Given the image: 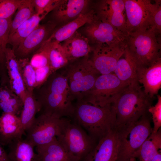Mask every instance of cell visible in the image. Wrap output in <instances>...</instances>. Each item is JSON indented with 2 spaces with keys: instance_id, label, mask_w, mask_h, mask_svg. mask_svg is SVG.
<instances>
[{
  "instance_id": "5b68a950",
  "label": "cell",
  "mask_w": 161,
  "mask_h": 161,
  "mask_svg": "<svg viewBox=\"0 0 161 161\" xmlns=\"http://www.w3.org/2000/svg\"><path fill=\"white\" fill-rule=\"evenodd\" d=\"M68 64L64 72L73 100H82L101 75L94 67L88 56Z\"/></svg>"
},
{
  "instance_id": "e575fe53",
  "label": "cell",
  "mask_w": 161,
  "mask_h": 161,
  "mask_svg": "<svg viewBox=\"0 0 161 161\" xmlns=\"http://www.w3.org/2000/svg\"><path fill=\"white\" fill-rule=\"evenodd\" d=\"M157 100L154 106H151L148 109V112L152 115L154 123L153 132H157L161 126V97L157 95Z\"/></svg>"
},
{
  "instance_id": "9a60e30c",
  "label": "cell",
  "mask_w": 161,
  "mask_h": 161,
  "mask_svg": "<svg viewBox=\"0 0 161 161\" xmlns=\"http://www.w3.org/2000/svg\"><path fill=\"white\" fill-rule=\"evenodd\" d=\"M56 26L54 22L48 21L39 25L19 44L14 51L17 58H28L27 56L37 49L47 41L52 33Z\"/></svg>"
},
{
  "instance_id": "ac0fdd59",
  "label": "cell",
  "mask_w": 161,
  "mask_h": 161,
  "mask_svg": "<svg viewBox=\"0 0 161 161\" xmlns=\"http://www.w3.org/2000/svg\"><path fill=\"white\" fill-rule=\"evenodd\" d=\"M24 131L19 117L4 112L0 116V143L2 145H9L22 138Z\"/></svg>"
},
{
  "instance_id": "e0dca14e",
  "label": "cell",
  "mask_w": 161,
  "mask_h": 161,
  "mask_svg": "<svg viewBox=\"0 0 161 161\" xmlns=\"http://www.w3.org/2000/svg\"><path fill=\"white\" fill-rule=\"evenodd\" d=\"M5 58L9 86L24 103L27 91L21 77L18 59L14 50L7 47L5 52Z\"/></svg>"
},
{
  "instance_id": "603a6c76",
  "label": "cell",
  "mask_w": 161,
  "mask_h": 161,
  "mask_svg": "<svg viewBox=\"0 0 161 161\" xmlns=\"http://www.w3.org/2000/svg\"><path fill=\"white\" fill-rule=\"evenodd\" d=\"M37 161H75L56 138L50 143L36 147Z\"/></svg>"
},
{
  "instance_id": "8fae6325",
  "label": "cell",
  "mask_w": 161,
  "mask_h": 161,
  "mask_svg": "<svg viewBox=\"0 0 161 161\" xmlns=\"http://www.w3.org/2000/svg\"><path fill=\"white\" fill-rule=\"evenodd\" d=\"M85 25L84 31L86 37L89 42L94 44V47L126 42V33L102 21L96 15L90 22Z\"/></svg>"
},
{
  "instance_id": "5bb4252c",
  "label": "cell",
  "mask_w": 161,
  "mask_h": 161,
  "mask_svg": "<svg viewBox=\"0 0 161 161\" xmlns=\"http://www.w3.org/2000/svg\"><path fill=\"white\" fill-rule=\"evenodd\" d=\"M120 134L116 126L99 140L81 161H116Z\"/></svg>"
},
{
  "instance_id": "d4e9b609",
  "label": "cell",
  "mask_w": 161,
  "mask_h": 161,
  "mask_svg": "<svg viewBox=\"0 0 161 161\" xmlns=\"http://www.w3.org/2000/svg\"><path fill=\"white\" fill-rule=\"evenodd\" d=\"M161 148V130L152 133L135 151L132 157L140 161H151Z\"/></svg>"
},
{
  "instance_id": "7c38bea8",
  "label": "cell",
  "mask_w": 161,
  "mask_h": 161,
  "mask_svg": "<svg viewBox=\"0 0 161 161\" xmlns=\"http://www.w3.org/2000/svg\"><path fill=\"white\" fill-rule=\"evenodd\" d=\"M126 42L113 45H101L92 47V63L101 75L113 73L117 63L123 55Z\"/></svg>"
},
{
  "instance_id": "ba28073f",
  "label": "cell",
  "mask_w": 161,
  "mask_h": 161,
  "mask_svg": "<svg viewBox=\"0 0 161 161\" xmlns=\"http://www.w3.org/2000/svg\"><path fill=\"white\" fill-rule=\"evenodd\" d=\"M129 85L113 73L100 75L92 88L81 100L100 106L112 104Z\"/></svg>"
},
{
  "instance_id": "f35d334b",
  "label": "cell",
  "mask_w": 161,
  "mask_h": 161,
  "mask_svg": "<svg viewBox=\"0 0 161 161\" xmlns=\"http://www.w3.org/2000/svg\"><path fill=\"white\" fill-rule=\"evenodd\" d=\"M0 161H10L7 154L0 143Z\"/></svg>"
},
{
  "instance_id": "8992f818",
  "label": "cell",
  "mask_w": 161,
  "mask_h": 161,
  "mask_svg": "<svg viewBox=\"0 0 161 161\" xmlns=\"http://www.w3.org/2000/svg\"><path fill=\"white\" fill-rule=\"evenodd\" d=\"M149 113L143 116L133 126L120 129L116 161H129L134 153L153 132Z\"/></svg>"
},
{
  "instance_id": "52a82bcc",
  "label": "cell",
  "mask_w": 161,
  "mask_h": 161,
  "mask_svg": "<svg viewBox=\"0 0 161 161\" xmlns=\"http://www.w3.org/2000/svg\"><path fill=\"white\" fill-rule=\"evenodd\" d=\"M56 138L75 161L83 160L97 143L80 126L70 120Z\"/></svg>"
},
{
  "instance_id": "484cf974",
  "label": "cell",
  "mask_w": 161,
  "mask_h": 161,
  "mask_svg": "<svg viewBox=\"0 0 161 161\" xmlns=\"http://www.w3.org/2000/svg\"><path fill=\"white\" fill-rule=\"evenodd\" d=\"M41 45L47 51L49 64L53 72L68 64L69 62L61 43L48 39Z\"/></svg>"
},
{
  "instance_id": "2e32d148",
  "label": "cell",
  "mask_w": 161,
  "mask_h": 161,
  "mask_svg": "<svg viewBox=\"0 0 161 161\" xmlns=\"http://www.w3.org/2000/svg\"><path fill=\"white\" fill-rule=\"evenodd\" d=\"M137 75L138 83L143 85L144 93L154 98L161 87V58L150 66L138 67Z\"/></svg>"
},
{
  "instance_id": "44dd1931",
  "label": "cell",
  "mask_w": 161,
  "mask_h": 161,
  "mask_svg": "<svg viewBox=\"0 0 161 161\" xmlns=\"http://www.w3.org/2000/svg\"><path fill=\"white\" fill-rule=\"evenodd\" d=\"M95 16L93 9L54 31L48 39L61 43L71 37L80 27L90 22Z\"/></svg>"
},
{
  "instance_id": "ab89813d",
  "label": "cell",
  "mask_w": 161,
  "mask_h": 161,
  "mask_svg": "<svg viewBox=\"0 0 161 161\" xmlns=\"http://www.w3.org/2000/svg\"><path fill=\"white\" fill-rule=\"evenodd\" d=\"M151 161H161V150L154 156Z\"/></svg>"
},
{
  "instance_id": "60d3db41",
  "label": "cell",
  "mask_w": 161,
  "mask_h": 161,
  "mask_svg": "<svg viewBox=\"0 0 161 161\" xmlns=\"http://www.w3.org/2000/svg\"><path fill=\"white\" fill-rule=\"evenodd\" d=\"M129 161H137L136 160V159L134 157H132L131 158Z\"/></svg>"
},
{
  "instance_id": "9c48e42d",
  "label": "cell",
  "mask_w": 161,
  "mask_h": 161,
  "mask_svg": "<svg viewBox=\"0 0 161 161\" xmlns=\"http://www.w3.org/2000/svg\"><path fill=\"white\" fill-rule=\"evenodd\" d=\"M69 120L64 117L41 114L35 118L26 131L25 139L36 147L45 145L60 134Z\"/></svg>"
},
{
  "instance_id": "74e56055",
  "label": "cell",
  "mask_w": 161,
  "mask_h": 161,
  "mask_svg": "<svg viewBox=\"0 0 161 161\" xmlns=\"http://www.w3.org/2000/svg\"><path fill=\"white\" fill-rule=\"evenodd\" d=\"M16 95L9 86L0 85V103L7 102Z\"/></svg>"
},
{
  "instance_id": "f1b7e54d",
  "label": "cell",
  "mask_w": 161,
  "mask_h": 161,
  "mask_svg": "<svg viewBox=\"0 0 161 161\" xmlns=\"http://www.w3.org/2000/svg\"><path fill=\"white\" fill-rule=\"evenodd\" d=\"M11 18L7 19L0 18V64L1 68V81L6 82L8 80L6 69L5 52L7 45L8 43Z\"/></svg>"
},
{
  "instance_id": "cb8c5ba5",
  "label": "cell",
  "mask_w": 161,
  "mask_h": 161,
  "mask_svg": "<svg viewBox=\"0 0 161 161\" xmlns=\"http://www.w3.org/2000/svg\"><path fill=\"white\" fill-rule=\"evenodd\" d=\"M8 155L10 161H37L35 147L26 139L22 138L16 140L9 145Z\"/></svg>"
},
{
  "instance_id": "ffe728a7",
  "label": "cell",
  "mask_w": 161,
  "mask_h": 161,
  "mask_svg": "<svg viewBox=\"0 0 161 161\" xmlns=\"http://www.w3.org/2000/svg\"><path fill=\"white\" fill-rule=\"evenodd\" d=\"M90 1L61 0L54 10V16L58 22L66 24L85 13Z\"/></svg>"
},
{
  "instance_id": "4316f807",
  "label": "cell",
  "mask_w": 161,
  "mask_h": 161,
  "mask_svg": "<svg viewBox=\"0 0 161 161\" xmlns=\"http://www.w3.org/2000/svg\"><path fill=\"white\" fill-rule=\"evenodd\" d=\"M43 18L37 13L22 24L9 35L8 43L15 51L20 43L28 36L39 24Z\"/></svg>"
},
{
  "instance_id": "6da1fadb",
  "label": "cell",
  "mask_w": 161,
  "mask_h": 161,
  "mask_svg": "<svg viewBox=\"0 0 161 161\" xmlns=\"http://www.w3.org/2000/svg\"><path fill=\"white\" fill-rule=\"evenodd\" d=\"M35 89L38 93L33 94L42 114L58 118L73 117L75 105L64 72L52 73L41 87Z\"/></svg>"
},
{
  "instance_id": "836d02e7",
  "label": "cell",
  "mask_w": 161,
  "mask_h": 161,
  "mask_svg": "<svg viewBox=\"0 0 161 161\" xmlns=\"http://www.w3.org/2000/svg\"><path fill=\"white\" fill-rule=\"evenodd\" d=\"M30 61L35 69L49 65L48 53L45 48L41 46L32 55Z\"/></svg>"
},
{
  "instance_id": "d590c367",
  "label": "cell",
  "mask_w": 161,
  "mask_h": 161,
  "mask_svg": "<svg viewBox=\"0 0 161 161\" xmlns=\"http://www.w3.org/2000/svg\"><path fill=\"white\" fill-rule=\"evenodd\" d=\"M35 70V89L41 87L53 72L49 65Z\"/></svg>"
},
{
  "instance_id": "f546056e",
  "label": "cell",
  "mask_w": 161,
  "mask_h": 161,
  "mask_svg": "<svg viewBox=\"0 0 161 161\" xmlns=\"http://www.w3.org/2000/svg\"><path fill=\"white\" fill-rule=\"evenodd\" d=\"M17 10L13 19L11 21L9 35L36 13L33 0H23Z\"/></svg>"
},
{
  "instance_id": "1f68e13d",
  "label": "cell",
  "mask_w": 161,
  "mask_h": 161,
  "mask_svg": "<svg viewBox=\"0 0 161 161\" xmlns=\"http://www.w3.org/2000/svg\"><path fill=\"white\" fill-rule=\"evenodd\" d=\"M61 0H33L35 13L44 18L58 5Z\"/></svg>"
},
{
  "instance_id": "7402d4cb",
  "label": "cell",
  "mask_w": 161,
  "mask_h": 161,
  "mask_svg": "<svg viewBox=\"0 0 161 161\" xmlns=\"http://www.w3.org/2000/svg\"><path fill=\"white\" fill-rule=\"evenodd\" d=\"M138 67L135 59L126 46L113 73L121 81L129 85L139 83L137 75Z\"/></svg>"
},
{
  "instance_id": "30bf717a",
  "label": "cell",
  "mask_w": 161,
  "mask_h": 161,
  "mask_svg": "<svg viewBox=\"0 0 161 161\" xmlns=\"http://www.w3.org/2000/svg\"><path fill=\"white\" fill-rule=\"evenodd\" d=\"M127 33L153 28L155 3L150 0H124Z\"/></svg>"
},
{
  "instance_id": "3957f363",
  "label": "cell",
  "mask_w": 161,
  "mask_h": 161,
  "mask_svg": "<svg viewBox=\"0 0 161 161\" xmlns=\"http://www.w3.org/2000/svg\"><path fill=\"white\" fill-rule=\"evenodd\" d=\"M139 83L129 85L112 103L116 115L117 126L126 129L149 113L153 98L147 95Z\"/></svg>"
},
{
  "instance_id": "277c9868",
  "label": "cell",
  "mask_w": 161,
  "mask_h": 161,
  "mask_svg": "<svg viewBox=\"0 0 161 161\" xmlns=\"http://www.w3.org/2000/svg\"><path fill=\"white\" fill-rule=\"evenodd\" d=\"M160 35L152 29L127 33V46L138 67L150 66L161 58Z\"/></svg>"
},
{
  "instance_id": "7a4b0ae2",
  "label": "cell",
  "mask_w": 161,
  "mask_h": 161,
  "mask_svg": "<svg viewBox=\"0 0 161 161\" xmlns=\"http://www.w3.org/2000/svg\"><path fill=\"white\" fill-rule=\"evenodd\" d=\"M73 117L97 143L117 126L116 115L112 104L103 106L77 101Z\"/></svg>"
},
{
  "instance_id": "83f0119b",
  "label": "cell",
  "mask_w": 161,
  "mask_h": 161,
  "mask_svg": "<svg viewBox=\"0 0 161 161\" xmlns=\"http://www.w3.org/2000/svg\"><path fill=\"white\" fill-rule=\"evenodd\" d=\"M40 111L39 104L33 92L27 91L19 117L23 128L26 131L35 119V115Z\"/></svg>"
},
{
  "instance_id": "d6a6232c",
  "label": "cell",
  "mask_w": 161,
  "mask_h": 161,
  "mask_svg": "<svg viewBox=\"0 0 161 161\" xmlns=\"http://www.w3.org/2000/svg\"><path fill=\"white\" fill-rule=\"evenodd\" d=\"M23 0H0V18L7 19L16 11Z\"/></svg>"
},
{
  "instance_id": "4fadbf2b",
  "label": "cell",
  "mask_w": 161,
  "mask_h": 161,
  "mask_svg": "<svg viewBox=\"0 0 161 161\" xmlns=\"http://www.w3.org/2000/svg\"><path fill=\"white\" fill-rule=\"evenodd\" d=\"M94 8L99 18L127 34L124 0H100L95 4Z\"/></svg>"
},
{
  "instance_id": "4dcf8cb0",
  "label": "cell",
  "mask_w": 161,
  "mask_h": 161,
  "mask_svg": "<svg viewBox=\"0 0 161 161\" xmlns=\"http://www.w3.org/2000/svg\"><path fill=\"white\" fill-rule=\"evenodd\" d=\"M21 77L27 91L33 92L35 87V70L28 58L18 59Z\"/></svg>"
},
{
  "instance_id": "b9f144b4",
  "label": "cell",
  "mask_w": 161,
  "mask_h": 161,
  "mask_svg": "<svg viewBox=\"0 0 161 161\" xmlns=\"http://www.w3.org/2000/svg\"></svg>"
},
{
  "instance_id": "8d00e7d4",
  "label": "cell",
  "mask_w": 161,
  "mask_h": 161,
  "mask_svg": "<svg viewBox=\"0 0 161 161\" xmlns=\"http://www.w3.org/2000/svg\"><path fill=\"white\" fill-rule=\"evenodd\" d=\"M155 7L153 13V30L157 34L161 33V1H155Z\"/></svg>"
},
{
  "instance_id": "d6986e66",
  "label": "cell",
  "mask_w": 161,
  "mask_h": 161,
  "mask_svg": "<svg viewBox=\"0 0 161 161\" xmlns=\"http://www.w3.org/2000/svg\"><path fill=\"white\" fill-rule=\"evenodd\" d=\"M61 44L69 63L88 56L92 50L88 38L77 31Z\"/></svg>"
}]
</instances>
